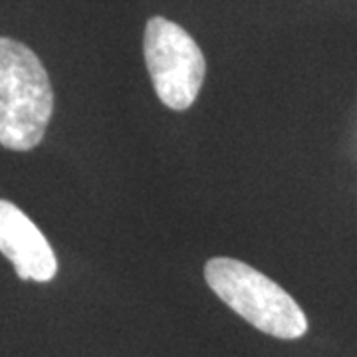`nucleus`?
Listing matches in <instances>:
<instances>
[{
	"label": "nucleus",
	"instance_id": "1",
	"mask_svg": "<svg viewBox=\"0 0 357 357\" xmlns=\"http://www.w3.org/2000/svg\"><path fill=\"white\" fill-rule=\"evenodd\" d=\"M54 112L50 77L40 58L13 38H0V145L30 151Z\"/></svg>",
	"mask_w": 357,
	"mask_h": 357
},
{
	"label": "nucleus",
	"instance_id": "2",
	"mask_svg": "<svg viewBox=\"0 0 357 357\" xmlns=\"http://www.w3.org/2000/svg\"><path fill=\"white\" fill-rule=\"evenodd\" d=\"M204 280L256 330L280 340H296L307 332V319L298 302L256 268L236 258L217 256L204 264Z\"/></svg>",
	"mask_w": 357,
	"mask_h": 357
},
{
	"label": "nucleus",
	"instance_id": "3",
	"mask_svg": "<svg viewBox=\"0 0 357 357\" xmlns=\"http://www.w3.org/2000/svg\"><path fill=\"white\" fill-rule=\"evenodd\" d=\"M143 54L157 98L169 109H189L203 88L206 62L187 30L153 16L145 26Z\"/></svg>",
	"mask_w": 357,
	"mask_h": 357
},
{
	"label": "nucleus",
	"instance_id": "4",
	"mask_svg": "<svg viewBox=\"0 0 357 357\" xmlns=\"http://www.w3.org/2000/svg\"><path fill=\"white\" fill-rule=\"evenodd\" d=\"M0 252L22 280L50 282L58 260L40 229L10 201H0Z\"/></svg>",
	"mask_w": 357,
	"mask_h": 357
}]
</instances>
